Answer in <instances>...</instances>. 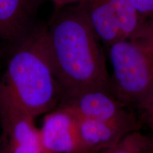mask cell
<instances>
[{
	"label": "cell",
	"mask_w": 153,
	"mask_h": 153,
	"mask_svg": "<svg viewBox=\"0 0 153 153\" xmlns=\"http://www.w3.org/2000/svg\"><path fill=\"white\" fill-rule=\"evenodd\" d=\"M47 31L62 97L94 88L112 92L102 43L79 3L55 7Z\"/></svg>",
	"instance_id": "cell-1"
},
{
	"label": "cell",
	"mask_w": 153,
	"mask_h": 153,
	"mask_svg": "<svg viewBox=\"0 0 153 153\" xmlns=\"http://www.w3.org/2000/svg\"><path fill=\"white\" fill-rule=\"evenodd\" d=\"M62 91L53 67L47 24L37 22L11 45L0 76V111H16L33 118L56 108Z\"/></svg>",
	"instance_id": "cell-2"
},
{
	"label": "cell",
	"mask_w": 153,
	"mask_h": 153,
	"mask_svg": "<svg viewBox=\"0 0 153 153\" xmlns=\"http://www.w3.org/2000/svg\"><path fill=\"white\" fill-rule=\"evenodd\" d=\"M106 48L112 93L135 110L153 87V36L122 40Z\"/></svg>",
	"instance_id": "cell-3"
},
{
	"label": "cell",
	"mask_w": 153,
	"mask_h": 153,
	"mask_svg": "<svg viewBox=\"0 0 153 153\" xmlns=\"http://www.w3.org/2000/svg\"><path fill=\"white\" fill-rule=\"evenodd\" d=\"M79 4L106 48L122 40L153 36V22L141 14L131 0H84Z\"/></svg>",
	"instance_id": "cell-4"
},
{
	"label": "cell",
	"mask_w": 153,
	"mask_h": 153,
	"mask_svg": "<svg viewBox=\"0 0 153 153\" xmlns=\"http://www.w3.org/2000/svg\"><path fill=\"white\" fill-rule=\"evenodd\" d=\"M58 106L79 118L129 126L135 131L143 127L137 112L105 89H89L65 96Z\"/></svg>",
	"instance_id": "cell-5"
},
{
	"label": "cell",
	"mask_w": 153,
	"mask_h": 153,
	"mask_svg": "<svg viewBox=\"0 0 153 153\" xmlns=\"http://www.w3.org/2000/svg\"><path fill=\"white\" fill-rule=\"evenodd\" d=\"M0 123V153H50L35 118L16 111H1Z\"/></svg>",
	"instance_id": "cell-6"
},
{
	"label": "cell",
	"mask_w": 153,
	"mask_h": 153,
	"mask_svg": "<svg viewBox=\"0 0 153 153\" xmlns=\"http://www.w3.org/2000/svg\"><path fill=\"white\" fill-rule=\"evenodd\" d=\"M40 128L42 141L50 153H84L76 116L64 107L45 114Z\"/></svg>",
	"instance_id": "cell-7"
},
{
	"label": "cell",
	"mask_w": 153,
	"mask_h": 153,
	"mask_svg": "<svg viewBox=\"0 0 153 153\" xmlns=\"http://www.w3.org/2000/svg\"><path fill=\"white\" fill-rule=\"evenodd\" d=\"M43 0H0V39L14 45L33 27Z\"/></svg>",
	"instance_id": "cell-8"
},
{
	"label": "cell",
	"mask_w": 153,
	"mask_h": 153,
	"mask_svg": "<svg viewBox=\"0 0 153 153\" xmlns=\"http://www.w3.org/2000/svg\"><path fill=\"white\" fill-rule=\"evenodd\" d=\"M76 118L84 153H98L114 146L128 133L137 131L129 126L91 118Z\"/></svg>",
	"instance_id": "cell-9"
},
{
	"label": "cell",
	"mask_w": 153,
	"mask_h": 153,
	"mask_svg": "<svg viewBox=\"0 0 153 153\" xmlns=\"http://www.w3.org/2000/svg\"><path fill=\"white\" fill-rule=\"evenodd\" d=\"M145 135L140 131L132 132L124 136L117 144L98 153H145Z\"/></svg>",
	"instance_id": "cell-10"
},
{
	"label": "cell",
	"mask_w": 153,
	"mask_h": 153,
	"mask_svg": "<svg viewBox=\"0 0 153 153\" xmlns=\"http://www.w3.org/2000/svg\"><path fill=\"white\" fill-rule=\"evenodd\" d=\"M135 110L143 126H146L153 133V87Z\"/></svg>",
	"instance_id": "cell-11"
},
{
	"label": "cell",
	"mask_w": 153,
	"mask_h": 153,
	"mask_svg": "<svg viewBox=\"0 0 153 153\" xmlns=\"http://www.w3.org/2000/svg\"><path fill=\"white\" fill-rule=\"evenodd\" d=\"M140 13L153 22V0H131Z\"/></svg>",
	"instance_id": "cell-12"
},
{
	"label": "cell",
	"mask_w": 153,
	"mask_h": 153,
	"mask_svg": "<svg viewBox=\"0 0 153 153\" xmlns=\"http://www.w3.org/2000/svg\"><path fill=\"white\" fill-rule=\"evenodd\" d=\"M50 1L54 4L55 7H62L65 6L81 3L84 0H50Z\"/></svg>",
	"instance_id": "cell-13"
},
{
	"label": "cell",
	"mask_w": 153,
	"mask_h": 153,
	"mask_svg": "<svg viewBox=\"0 0 153 153\" xmlns=\"http://www.w3.org/2000/svg\"><path fill=\"white\" fill-rule=\"evenodd\" d=\"M144 152L153 153V133L151 135H145Z\"/></svg>",
	"instance_id": "cell-14"
}]
</instances>
